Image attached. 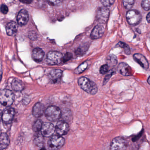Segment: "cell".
Here are the masks:
<instances>
[{
  "instance_id": "cell-1",
  "label": "cell",
  "mask_w": 150,
  "mask_h": 150,
  "mask_svg": "<svg viewBox=\"0 0 150 150\" xmlns=\"http://www.w3.org/2000/svg\"><path fill=\"white\" fill-rule=\"evenodd\" d=\"M78 84L81 88L88 93L95 95L98 92V87L96 84L86 77L79 78L78 80Z\"/></svg>"
},
{
  "instance_id": "cell-2",
  "label": "cell",
  "mask_w": 150,
  "mask_h": 150,
  "mask_svg": "<svg viewBox=\"0 0 150 150\" xmlns=\"http://www.w3.org/2000/svg\"><path fill=\"white\" fill-rule=\"evenodd\" d=\"M14 100V95L11 90L4 89L0 94V102L1 105L8 107L12 105Z\"/></svg>"
},
{
  "instance_id": "cell-3",
  "label": "cell",
  "mask_w": 150,
  "mask_h": 150,
  "mask_svg": "<svg viewBox=\"0 0 150 150\" xmlns=\"http://www.w3.org/2000/svg\"><path fill=\"white\" fill-rule=\"evenodd\" d=\"M45 117L51 122L57 121L62 116V111L57 106H52L48 107L45 110Z\"/></svg>"
},
{
  "instance_id": "cell-4",
  "label": "cell",
  "mask_w": 150,
  "mask_h": 150,
  "mask_svg": "<svg viewBox=\"0 0 150 150\" xmlns=\"http://www.w3.org/2000/svg\"><path fill=\"white\" fill-rule=\"evenodd\" d=\"M63 55L57 51H50L46 57V63L50 65L59 64L63 60Z\"/></svg>"
},
{
  "instance_id": "cell-5",
  "label": "cell",
  "mask_w": 150,
  "mask_h": 150,
  "mask_svg": "<svg viewBox=\"0 0 150 150\" xmlns=\"http://www.w3.org/2000/svg\"><path fill=\"white\" fill-rule=\"evenodd\" d=\"M51 136L48 140V148L51 150H58L60 149L64 144L65 140L64 138L61 136Z\"/></svg>"
},
{
  "instance_id": "cell-6",
  "label": "cell",
  "mask_w": 150,
  "mask_h": 150,
  "mask_svg": "<svg viewBox=\"0 0 150 150\" xmlns=\"http://www.w3.org/2000/svg\"><path fill=\"white\" fill-rule=\"evenodd\" d=\"M127 147L126 140L122 137L115 138L110 144V149L112 150H125Z\"/></svg>"
},
{
  "instance_id": "cell-7",
  "label": "cell",
  "mask_w": 150,
  "mask_h": 150,
  "mask_svg": "<svg viewBox=\"0 0 150 150\" xmlns=\"http://www.w3.org/2000/svg\"><path fill=\"white\" fill-rule=\"evenodd\" d=\"M126 17L128 23L132 25H136L139 23L142 18L140 13L135 10L128 11Z\"/></svg>"
},
{
  "instance_id": "cell-8",
  "label": "cell",
  "mask_w": 150,
  "mask_h": 150,
  "mask_svg": "<svg viewBox=\"0 0 150 150\" xmlns=\"http://www.w3.org/2000/svg\"><path fill=\"white\" fill-rule=\"evenodd\" d=\"M110 10L106 7H100L98 9L96 13V18L100 23H106L108 19Z\"/></svg>"
},
{
  "instance_id": "cell-9",
  "label": "cell",
  "mask_w": 150,
  "mask_h": 150,
  "mask_svg": "<svg viewBox=\"0 0 150 150\" xmlns=\"http://www.w3.org/2000/svg\"><path fill=\"white\" fill-rule=\"evenodd\" d=\"M15 115V111L13 108H9L6 109L2 112L1 118L5 124H10L12 122Z\"/></svg>"
},
{
  "instance_id": "cell-10",
  "label": "cell",
  "mask_w": 150,
  "mask_h": 150,
  "mask_svg": "<svg viewBox=\"0 0 150 150\" xmlns=\"http://www.w3.org/2000/svg\"><path fill=\"white\" fill-rule=\"evenodd\" d=\"M63 71L59 69L51 70L48 74L50 81L52 84L58 83L61 80Z\"/></svg>"
},
{
  "instance_id": "cell-11",
  "label": "cell",
  "mask_w": 150,
  "mask_h": 150,
  "mask_svg": "<svg viewBox=\"0 0 150 150\" xmlns=\"http://www.w3.org/2000/svg\"><path fill=\"white\" fill-rule=\"evenodd\" d=\"M55 129V131L59 135L64 136L66 135L69 131V125L65 121H59L56 125Z\"/></svg>"
},
{
  "instance_id": "cell-12",
  "label": "cell",
  "mask_w": 150,
  "mask_h": 150,
  "mask_svg": "<svg viewBox=\"0 0 150 150\" xmlns=\"http://www.w3.org/2000/svg\"><path fill=\"white\" fill-rule=\"evenodd\" d=\"M55 127L51 123L45 122L43 124L41 133L44 137H50L55 131Z\"/></svg>"
},
{
  "instance_id": "cell-13",
  "label": "cell",
  "mask_w": 150,
  "mask_h": 150,
  "mask_svg": "<svg viewBox=\"0 0 150 150\" xmlns=\"http://www.w3.org/2000/svg\"><path fill=\"white\" fill-rule=\"evenodd\" d=\"M105 28L103 24L100 23L96 25L92 31L90 37L92 39L100 38L103 35L105 31Z\"/></svg>"
},
{
  "instance_id": "cell-14",
  "label": "cell",
  "mask_w": 150,
  "mask_h": 150,
  "mask_svg": "<svg viewBox=\"0 0 150 150\" xmlns=\"http://www.w3.org/2000/svg\"><path fill=\"white\" fill-rule=\"evenodd\" d=\"M117 71L122 75L125 76H130L133 74L131 67L126 63L122 62L117 67Z\"/></svg>"
},
{
  "instance_id": "cell-15",
  "label": "cell",
  "mask_w": 150,
  "mask_h": 150,
  "mask_svg": "<svg viewBox=\"0 0 150 150\" xmlns=\"http://www.w3.org/2000/svg\"><path fill=\"white\" fill-rule=\"evenodd\" d=\"M17 22L19 25L23 26L28 23L29 21V15L27 10L22 9L18 13L17 17Z\"/></svg>"
},
{
  "instance_id": "cell-16",
  "label": "cell",
  "mask_w": 150,
  "mask_h": 150,
  "mask_svg": "<svg viewBox=\"0 0 150 150\" xmlns=\"http://www.w3.org/2000/svg\"><path fill=\"white\" fill-rule=\"evenodd\" d=\"M133 58L138 64L140 65L141 67L146 70L148 69L149 67V64L144 56L139 53H136L133 55Z\"/></svg>"
},
{
  "instance_id": "cell-17",
  "label": "cell",
  "mask_w": 150,
  "mask_h": 150,
  "mask_svg": "<svg viewBox=\"0 0 150 150\" xmlns=\"http://www.w3.org/2000/svg\"><path fill=\"white\" fill-rule=\"evenodd\" d=\"M44 112H45L44 105L41 103H37L33 107L32 113L35 117H41L43 115Z\"/></svg>"
},
{
  "instance_id": "cell-18",
  "label": "cell",
  "mask_w": 150,
  "mask_h": 150,
  "mask_svg": "<svg viewBox=\"0 0 150 150\" xmlns=\"http://www.w3.org/2000/svg\"><path fill=\"white\" fill-rule=\"evenodd\" d=\"M7 34L10 36H13L16 35L18 30V26L15 22L8 23L6 26Z\"/></svg>"
},
{
  "instance_id": "cell-19",
  "label": "cell",
  "mask_w": 150,
  "mask_h": 150,
  "mask_svg": "<svg viewBox=\"0 0 150 150\" xmlns=\"http://www.w3.org/2000/svg\"><path fill=\"white\" fill-rule=\"evenodd\" d=\"M44 56V52L40 48H35L32 51V58L36 62H40L42 61L43 59Z\"/></svg>"
},
{
  "instance_id": "cell-20",
  "label": "cell",
  "mask_w": 150,
  "mask_h": 150,
  "mask_svg": "<svg viewBox=\"0 0 150 150\" xmlns=\"http://www.w3.org/2000/svg\"><path fill=\"white\" fill-rule=\"evenodd\" d=\"M10 139L6 133L2 132L0 138V149L3 150L6 149L9 145Z\"/></svg>"
},
{
  "instance_id": "cell-21",
  "label": "cell",
  "mask_w": 150,
  "mask_h": 150,
  "mask_svg": "<svg viewBox=\"0 0 150 150\" xmlns=\"http://www.w3.org/2000/svg\"><path fill=\"white\" fill-rule=\"evenodd\" d=\"M12 87L14 91L20 92L23 90L24 85L21 81L19 79H15L12 81Z\"/></svg>"
},
{
  "instance_id": "cell-22",
  "label": "cell",
  "mask_w": 150,
  "mask_h": 150,
  "mask_svg": "<svg viewBox=\"0 0 150 150\" xmlns=\"http://www.w3.org/2000/svg\"><path fill=\"white\" fill-rule=\"evenodd\" d=\"M34 143L38 147H43L44 144V139L43 136L41 134H38L35 137L34 139Z\"/></svg>"
},
{
  "instance_id": "cell-23",
  "label": "cell",
  "mask_w": 150,
  "mask_h": 150,
  "mask_svg": "<svg viewBox=\"0 0 150 150\" xmlns=\"http://www.w3.org/2000/svg\"><path fill=\"white\" fill-rule=\"evenodd\" d=\"M88 48V46L86 45H85L83 46H80L75 50V54L77 56H83L86 53V52L87 51Z\"/></svg>"
},
{
  "instance_id": "cell-24",
  "label": "cell",
  "mask_w": 150,
  "mask_h": 150,
  "mask_svg": "<svg viewBox=\"0 0 150 150\" xmlns=\"http://www.w3.org/2000/svg\"><path fill=\"white\" fill-rule=\"evenodd\" d=\"M108 64L109 67H113L117 64V59L115 56L113 55H110L108 57Z\"/></svg>"
},
{
  "instance_id": "cell-25",
  "label": "cell",
  "mask_w": 150,
  "mask_h": 150,
  "mask_svg": "<svg viewBox=\"0 0 150 150\" xmlns=\"http://www.w3.org/2000/svg\"><path fill=\"white\" fill-rule=\"evenodd\" d=\"M88 67V64L86 62L81 64L78 68H76V70L74 71V73L76 74H79L85 71Z\"/></svg>"
},
{
  "instance_id": "cell-26",
  "label": "cell",
  "mask_w": 150,
  "mask_h": 150,
  "mask_svg": "<svg viewBox=\"0 0 150 150\" xmlns=\"http://www.w3.org/2000/svg\"><path fill=\"white\" fill-rule=\"evenodd\" d=\"M42 123L41 120H38L37 121H36L35 122L34 124L33 125V130L35 132H38L41 130L42 129Z\"/></svg>"
},
{
  "instance_id": "cell-27",
  "label": "cell",
  "mask_w": 150,
  "mask_h": 150,
  "mask_svg": "<svg viewBox=\"0 0 150 150\" xmlns=\"http://www.w3.org/2000/svg\"><path fill=\"white\" fill-rule=\"evenodd\" d=\"M117 45H118V47H121V48L123 49L125 54H127V55H130L131 54L129 47L126 44L122 42H119L117 44Z\"/></svg>"
},
{
  "instance_id": "cell-28",
  "label": "cell",
  "mask_w": 150,
  "mask_h": 150,
  "mask_svg": "<svg viewBox=\"0 0 150 150\" xmlns=\"http://www.w3.org/2000/svg\"><path fill=\"white\" fill-rule=\"evenodd\" d=\"M108 74L106 75V77L104 78V80H103V85H105V84H106V83L109 80V79H110V78H111V76L115 74V69L113 68V69L110 70L108 72Z\"/></svg>"
},
{
  "instance_id": "cell-29",
  "label": "cell",
  "mask_w": 150,
  "mask_h": 150,
  "mask_svg": "<svg viewBox=\"0 0 150 150\" xmlns=\"http://www.w3.org/2000/svg\"><path fill=\"white\" fill-rule=\"evenodd\" d=\"M135 0H123L124 6L127 9H129L133 6Z\"/></svg>"
},
{
  "instance_id": "cell-30",
  "label": "cell",
  "mask_w": 150,
  "mask_h": 150,
  "mask_svg": "<svg viewBox=\"0 0 150 150\" xmlns=\"http://www.w3.org/2000/svg\"><path fill=\"white\" fill-rule=\"evenodd\" d=\"M141 6L144 10L148 11L150 9V0H143Z\"/></svg>"
},
{
  "instance_id": "cell-31",
  "label": "cell",
  "mask_w": 150,
  "mask_h": 150,
  "mask_svg": "<svg viewBox=\"0 0 150 150\" xmlns=\"http://www.w3.org/2000/svg\"><path fill=\"white\" fill-rule=\"evenodd\" d=\"M101 2L104 6L108 7L114 4L115 0H101Z\"/></svg>"
},
{
  "instance_id": "cell-32",
  "label": "cell",
  "mask_w": 150,
  "mask_h": 150,
  "mask_svg": "<svg viewBox=\"0 0 150 150\" xmlns=\"http://www.w3.org/2000/svg\"><path fill=\"white\" fill-rule=\"evenodd\" d=\"M109 68V67L108 64L103 65L100 68V73L102 74H106L108 72Z\"/></svg>"
},
{
  "instance_id": "cell-33",
  "label": "cell",
  "mask_w": 150,
  "mask_h": 150,
  "mask_svg": "<svg viewBox=\"0 0 150 150\" xmlns=\"http://www.w3.org/2000/svg\"><path fill=\"white\" fill-rule=\"evenodd\" d=\"M63 0H47L49 5L52 6H57L60 5Z\"/></svg>"
},
{
  "instance_id": "cell-34",
  "label": "cell",
  "mask_w": 150,
  "mask_h": 150,
  "mask_svg": "<svg viewBox=\"0 0 150 150\" xmlns=\"http://www.w3.org/2000/svg\"><path fill=\"white\" fill-rule=\"evenodd\" d=\"M73 57V55L70 52H67L65 54L64 56L63 57V60L64 62H66L69 61L70 59H71Z\"/></svg>"
},
{
  "instance_id": "cell-35",
  "label": "cell",
  "mask_w": 150,
  "mask_h": 150,
  "mask_svg": "<svg viewBox=\"0 0 150 150\" xmlns=\"http://www.w3.org/2000/svg\"><path fill=\"white\" fill-rule=\"evenodd\" d=\"M1 13L4 14H6L8 13V8L5 4H2L1 7Z\"/></svg>"
},
{
  "instance_id": "cell-36",
  "label": "cell",
  "mask_w": 150,
  "mask_h": 150,
  "mask_svg": "<svg viewBox=\"0 0 150 150\" xmlns=\"http://www.w3.org/2000/svg\"><path fill=\"white\" fill-rule=\"evenodd\" d=\"M20 1L23 4H29L32 2V0H20Z\"/></svg>"
},
{
  "instance_id": "cell-37",
  "label": "cell",
  "mask_w": 150,
  "mask_h": 150,
  "mask_svg": "<svg viewBox=\"0 0 150 150\" xmlns=\"http://www.w3.org/2000/svg\"><path fill=\"white\" fill-rule=\"evenodd\" d=\"M146 20L148 23H150V12L148 13L146 16Z\"/></svg>"
},
{
  "instance_id": "cell-38",
  "label": "cell",
  "mask_w": 150,
  "mask_h": 150,
  "mask_svg": "<svg viewBox=\"0 0 150 150\" xmlns=\"http://www.w3.org/2000/svg\"><path fill=\"white\" fill-rule=\"evenodd\" d=\"M147 82H148V84L150 85V76L148 78V80H147Z\"/></svg>"
}]
</instances>
